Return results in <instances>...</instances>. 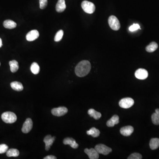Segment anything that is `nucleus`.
<instances>
[{
	"label": "nucleus",
	"mask_w": 159,
	"mask_h": 159,
	"mask_svg": "<svg viewBox=\"0 0 159 159\" xmlns=\"http://www.w3.org/2000/svg\"><path fill=\"white\" fill-rule=\"evenodd\" d=\"M91 69L90 63L87 60L80 62L75 68V73L79 77H84L89 74Z\"/></svg>",
	"instance_id": "1"
},
{
	"label": "nucleus",
	"mask_w": 159,
	"mask_h": 159,
	"mask_svg": "<svg viewBox=\"0 0 159 159\" xmlns=\"http://www.w3.org/2000/svg\"><path fill=\"white\" fill-rule=\"evenodd\" d=\"M2 120L7 123H13L17 120V116L13 112L7 111L1 115Z\"/></svg>",
	"instance_id": "2"
},
{
	"label": "nucleus",
	"mask_w": 159,
	"mask_h": 159,
	"mask_svg": "<svg viewBox=\"0 0 159 159\" xmlns=\"http://www.w3.org/2000/svg\"><path fill=\"white\" fill-rule=\"evenodd\" d=\"M82 7L84 11L89 14L93 13L96 9L94 4L87 1H84L82 2Z\"/></svg>",
	"instance_id": "3"
},
{
	"label": "nucleus",
	"mask_w": 159,
	"mask_h": 159,
	"mask_svg": "<svg viewBox=\"0 0 159 159\" xmlns=\"http://www.w3.org/2000/svg\"><path fill=\"white\" fill-rule=\"evenodd\" d=\"M108 24L112 30L117 31L120 28V24L117 18L114 15H111L109 17Z\"/></svg>",
	"instance_id": "4"
},
{
	"label": "nucleus",
	"mask_w": 159,
	"mask_h": 159,
	"mask_svg": "<svg viewBox=\"0 0 159 159\" xmlns=\"http://www.w3.org/2000/svg\"><path fill=\"white\" fill-rule=\"evenodd\" d=\"M134 103V99L131 98H125L121 99L119 102V105L121 108L128 109L131 108Z\"/></svg>",
	"instance_id": "5"
},
{
	"label": "nucleus",
	"mask_w": 159,
	"mask_h": 159,
	"mask_svg": "<svg viewBox=\"0 0 159 159\" xmlns=\"http://www.w3.org/2000/svg\"><path fill=\"white\" fill-rule=\"evenodd\" d=\"M95 149L99 154L107 155L112 152V149L103 144H98L95 146Z\"/></svg>",
	"instance_id": "6"
},
{
	"label": "nucleus",
	"mask_w": 159,
	"mask_h": 159,
	"mask_svg": "<svg viewBox=\"0 0 159 159\" xmlns=\"http://www.w3.org/2000/svg\"><path fill=\"white\" fill-rule=\"evenodd\" d=\"M68 109L64 107L54 108L51 110V113L53 115L60 117L64 115L68 112Z\"/></svg>",
	"instance_id": "7"
},
{
	"label": "nucleus",
	"mask_w": 159,
	"mask_h": 159,
	"mask_svg": "<svg viewBox=\"0 0 159 159\" xmlns=\"http://www.w3.org/2000/svg\"><path fill=\"white\" fill-rule=\"evenodd\" d=\"M33 122L32 119L30 118H27L25 122L23 124L22 128L23 133L27 134L29 133L32 128Z\"/></svg>",
	"instance_id": "8"
},
{
	"label": "nucleus",
	"mask_w": 159,
	"mask_h": 159,
	"mask_svg": "<svg viewBox=\"0 0 159 159\" xmlns=\"http://www.w3.org/2000/svg\"><path fill=\"white\" fill-rule=\"evenodd\" d=\"M135 76L139 80H145L148 77V72L144 69H139L135 72Z\"/></svg>",
	"instance_id": "9"
},
{
	"label": "nucleus",
	"mask_w": 159,
	"mask_h": 159,
	"mask_svg": "<svg viewBox=\"0 0 159 159\" xmlns=\"http://www.w3.org/2000/svg\"><path fill=\"white\" fill-rule=\"evenodd\" d=\"M55 138H56L55 136H52L51 135H48L44 137V142L45 144L46 150L48 151L50 149L51 146L53 145L55 141Z\"/></svg>",
	"instance_id": "10"
},
{
	"label": "nucleus",
	"mask_w": 159,
	"mask_h": 159,
	"mask_svg": "<svg viewBox=\"0 0 159 159\" xmlns=\"http://www.w3.org/2000/svg\"><path fill=\"white\" fill-rule=\"evenodd\" d=\"M84 151L85 153L87 154L89 156L90 159H98L99 157V153L95 148H85Z\"/></svg>",
	"instance_id": "11"
},
{
	"label": "nucleus",
	"mask_w": 159,
	"mask_h": 159,
	"mask_svg": "<svg viewBox=\"0 0 159 159\" xmlns=\"http://www.w3.org/2000/svg\"><path fill=\"white\" fill-rule=\"evenodd\" d=\"M39 35V32L37 30H33L30 31L27 34L26 38L27 41L31 42V41H34V40L38 39Z\"/></svg>",
	"instance_id": "12"
},
{
	"label": "nucleus",
	"mask_w": 159,
	"mask_h": 159,
	"mask_svg": "<svg viewBox=\"0 0 159 159\" xmlns=\"http://www.w3.org/2000/svg\"><path fill=\"white\" fill-rule=\"evenodd\" d=\"M134 131V128L133 127L130 126H126L121 128L120 130L121 134L124 136H129L132 134Z\"/></svg>",
	"instance_id": "13"
},
{
	"label": "nucleus",
	"mask_w": 159,
	"mask_h": 159,
	"mask_svg": "<svg viewBox=\"0 0 159 159\" xmlns=\"http://www.w3.org/2000/svg\"><path fill=\"white\" fill-rule=\"evenodd\" d=\"M63 144L64 145H69L72 148L76 149L78 147V144L76 142L75 139L71 137H67L64 139Z\"/></svg>",
	"instance_id": "14"
},
{
	"label": "nucleus",
	"mask_w": 159,
	"mask_h": 159,
	"mask_svg": "<svg viewBox=\"0 0 159 159\" xmlns=\"http://www.w3.org/2000/svg\"><path fill=\"white\" fill-rule=\"evenodd\" d=\"M65 0H58L56 6V10L58 13L64 12L66 8Z\"/></svg>",
	"instance_id": "15"
},
{
	"label": "nucleus",
	"mask_w": 159,
	"mask_h": 159,
	"mask_svg": "<svg viewBox=\"0 0 159 159\" xmlns=\"http://www.w3.org/2000/svg\"><path fill=\"white\" fill-rule=\"evenodd\" d=\"M119 116L117 115H114L107 122V125L108 127H113L115 125L119 123Z\"/></svg>",
	"instance_id": "16"
},
{
	"label": "nucleus",
	"mask_w": 159,
	"mask_h": 159,
	"mask_svg": "<svg viewBox=\"0 0 159 159\" xmlns=\"http://www.w3.org/2000/svg\"><path fill=\"white\" fill-rule=\"evenodd\" d=\"M3 26L5 28L12 29L15 28L17 25L14 21L12 20H6L3 22Z\"/></svg>",
	"instance_id": "17"
},
{
	"label": "nucleus",
	"mask_w": 159,
	"mask_h": 159,
	"mask_svg": "<svg viewBox=\"0 0 159 159\" xmlns=\"http://www.w3.org/2000/svg\"><path fill=\"white\" fill-rule=\"evenodd\" d=\"M11 88L14 90L16 91H21L24 89L23 84L20 82H14L11 83Z\"/></svg>",
	"instance_id": "18"
},
{
	"label": "nucleus",
	"mask_w": 159,
	"mask_h": 159,
	"mask_svg": "<svg viewBox=\"0 0 159 159\" xmlns=\"http://www.w3.org/2000/svg\"><path fill=\"white\" fill-rule=\"evenodd\" d=\"M149 146L152 150H155L159 147V138H152L149 142Z\"/></svg>",
	"instance_id": "19"
},
{
	"label": "nucleus",
	"mask_w": 159,
	"mask_h": 159,
	"mask_svg": "<svg viewBox=\"0 0 159 159\" xmlns=\"http://www.w3.org/2000/svg\"><path fill=\"white\" fill-rule=\"evenodd\" d=\"M88 114L91 117H93L96 120H98L101 117V114L100 112L96 111L95 110L93 109H90L88 110Z\"/></svg>",
	"instance_id": "20"
},
{
	"label": "nucleus",
	"mask_w": 159,
	"mask_h": 159,
	"mask_svg": "<svg viewBox=\"0 0 159 159\" xmlns=\"http://www.w3.org/2000/svg\"><path fill=\"white\" fill-rule=\"evenodd\" d=\"M152 120L154 125H159V109H156L155 113L152 115Z\"/></svg>",
	"instance_id": "21"
},
{
	"label": "nucleus",
	"mask_w": 159,
	"mask_h": 159,
	"mask_svg": "<svg viewBox=\"0 0 159 159\" xmlns=\"http://www.w3.org/2000/svg\"><path fill=\"white\" fill-rule=\"evenodd\" d=\"M10 70L12 72H15L19 69V64L15 60H13L9 62Z\"/></svg>",
	"instance_id": "22"
},
{
	"label": "nucleus",
	"mask_w": 159,
	"mask_h": 159,
	"mask_svg": "<svg viewBox=\"0 0 159 159\" xmlns=\"http://www.w3.org/2000/svg\"><path fill=\"white\" fill-rule=\"evenodd\" d=\"M87 134L91 135L93 137H96L99 136L100 131L97 129L95 127H92L89 130L87 131Z\"/></svg>",
	"instance_id": "23"
},
{
	"label": "nucleus",
	"mask_w": 159,
	"mask_h": 159,
	"mask_svg": "<svg viewBox=\"0 0 159 159\" xmlns=\"http://www.w3.org/2000/svg\"><path fill=\"white\" fill-rule=\"evenodd\" d=\"M19 154V150L15 148H11L6 152V155L8 157H17Z\"/></svg>",
	"instance_id": "24"
},
{
	"label": "nucleus",
	"mask_w": 159,
	"mask_h": 159,
	"mask_svg": "<svg viewBox=\"0 0 159 159\" xmlns=\"http://www.w3.org/2000/svg\"><path fill=\"white\" fill-rule=\"evenodd\" d=\"M157 48H158L157 44L155 42H153L146 47V51L148 52H153L155 51Z\"/></svg>",
	"instance_id": "25"
},
{
	"label": "nucleus",
	"mask_w": 159,
	"mask_h": 159,
	"mask_svg": "<svg viewBox=\"0 0 159 159\" xmlns=\"http://www.w3.org/2000/svg\"><path fill=\"white\" fill-rule=\"evenodd\" d=\"M31 70L33 74H38L39 72L40 67L38 63H33L31 66Z\"/></svg>",
	"instance_id": "26"
},
{
	"label": "nucleus",
	"mask_w": 159,
	"mask_h": 159,
	"mask_svg": "<svg viewBox=\"0 0 159 159\" xmlns=\"http://www.w3.org/2000/svg\"><path fill=\"white\" fill-rule=\"evenodd\" d=\"M64 32L63 30H60L58 31L54 37V41L55 42H59L61 41L63 36Z\"/></svg>",
	"instance_id": "27"
},
{
	"label": "nucleus",
	"mask_w": 159,
	"mask_h": 159,
	"mask_svg": "<svg viewBox=\"0 0 159 159\" xmlns=\"http://www.w3.org/2000/svg\"><path fill=\"white\" fill-rule=\"evenodd\" d=\"M142 158L141 155L139 153H132L128 157V159H141Z\"/></svg>",
	"instance_id": "28"
},
{
	"label": "nucleus",
	"mask_w": 159,
	"mask_h": 159,
	"mask_svg": "<svg viewBox=\"0 0 159 159\" xmlns=\"http://www.w3.org/2000/svg\"><path fill=\"white\" fill-rule=\"evenodd\" d=\"M8 146L6 144L0 145V154H3L6 153L8 150Z\"/></svg>",
	"instance_id": "29"
},
{
	"label": "nucleus",
	"mask_w": 159,
	"mask_h": 159,
	"mask_svg": "<svg viewBox=\"0 0 159 159\" xmlns=\"http://www.w3.org/2000/svg\"><path fill=\"white\" fill-rule=\"evenodd\" d=\"M40 8L44 9L47 5V0H39Z\"/></svg>",
	"instance_id": "30"
},
{
	"label": "nucleus",
	"mask_w": 159,
	"mask_h": 159,
	"mask_svg": "<svg viewBox=\"0 0 159 159\" xmlns=\"http://www.w3.org/2000/svg\"><path fill=\"white\" fill-rule=\"evenodd\" d=\"M138 29H140V27L137 24H133V25L129 27V30L130 32H134L138 30Z\"/></svg>",
	"instance_id": "31"
},
{
	"label": "nucleus",
	"mask_w": 159,
	"mask_h": 159,
	"mask_svg": "<svg viewBox=\"0 0 159 159\" xmlns=\"http://www.w3.org/2000/svg\"><path fill=\"white\" fill-rule=\"evenodd\" d=\"M44 159H57V157L56 156H54L53 155H48V156H46L44 158Z\"/></svg>",
	"instance_id": "32"
},
{
	"label": "nucleus",
	"mask_w": 159,
	"mask_h": 159,
	"mask_svg": "<svg viewBox=\"0 0 159 159\" xmlns=\"http://www.w3.org/2000/svg\"><path fill=\"white\" fill-rule=\"evenodd\" d=\"M2 46V40H1V38H0V48Z\"/></svg>",
	"instance_id": "33"
},
{
	"label": "nucleus",
	"mask_w": 159,
	"mask_h": 159,
	"mask_svg": "<svg viewBox=\"0 0 159 159\" xmlns=\"http://www.w3.org/2000/svg\"><path fill=\"white\" fill-rule=\"evenodd\" d=\"M0 66H1V63H0Z\"/></svg>",
	"instance_id": "34"
}]
</instances>
